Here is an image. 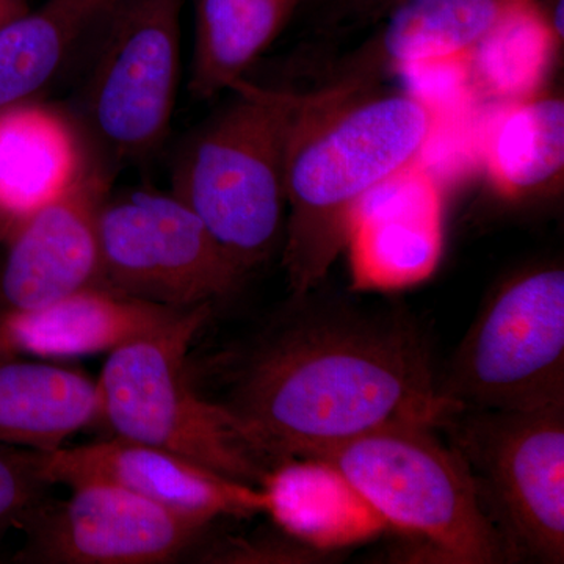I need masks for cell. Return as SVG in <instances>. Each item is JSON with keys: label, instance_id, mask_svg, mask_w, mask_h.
I'll return each mask as SVG.
<instances>
[{"label": "cell", "instance_id": "obj_1", "mask_svg": "<svg viewBox=\"0 0 564 564\" xmlns=\"http://www.w3.org/2000/svg\"><path fill=\"white\" fill-rule=\"evenodd\" d=\"M274 463L313 456L393 423L443 429L421 326L399 310L303 306L247 356L223 403Z\"/></svg>", "mask_w": 564, "mask_h": 564}, {"label": "cell", "instance_id": "obj_2", "mask_svg": "<svg viewBox=\"0 0 564 564\" xmlns=\"http://www.w3.org/2000/svg\"><path fill=\"white\" fill-rule=\"evenodd\" d=\"M362 95L337 85L300 93L285 158L281 245L295 299L315 291L345 250L359 199L421 161L436 126L432 111L408 93Z\"/></svg>", "mask_w": 564, "mask_h": 564}, {"label": "cell", "instance_id": "obj_3", "mask_svg": "<svg viewBox=\"0 0 564 564\" xmlns=\"http://www.w3.org/2000/svg\"><path fill=\"white\" fill-rule=\"evenodd\" d=\"M236 98L174 155L172 192L243 274L284 239L285 158L300 93L236 82Z\"/></svg>", "mask_w": 564, "mask_h": 564}, {"label": "cell", "instance_id": "obj_4", "mask_svg": "<svg viewBox=\"0 0 564 564\" xmlns=\"http://www.w3.org/2000/svg\"><path fill=\"white\" fill-rule=\"evenodd\" d=\"M209 313L207 304L182 310L161 328L110 351L96 380L99 421L113 436L259 486L276 463L225 404L196 391L188 373V350Z\"/></svg>", "mask_w": 564, "mask_h": 564}, {"label": "cell", "instance_id": "obj_5", "mask_svg": "<svg viewBox=\"0 0 564 564\" xmlns=\"http://www.w3.org/2000/svg\"><path fill=\"white\" fill-rule=\"evenodd\" d=\"M436 430L393 423L313 456L333 464L388 527L417 536L441 562L516 558L486 513L469 467Z\"/></svg>", "mask_w": 564, "mask_h": 564}, {"label": "cell", "instance_id": "obj_6", "mask_svg": "<svg viewBox=\"0 0 564 564\" xmlns=\"http://www.w3.org/2000/svg\"><path fill=\"white\" fill-rule=\"evenodd\" d=\"M185 0H117L90 54L76 118L117 170L161 150L181 73Z\"/></svg>", "mask_w": 564, "mask_h": 564}, {"label": "cell", "instance_id": "obj_7", "mask_svg": "<svg viewBox=\"0 0 564 564\" xmlns=\"http://www.w3.org/2000/svg\"><path fill=\"white\" fill-rule=\"evenodd\" d=\"M437 388L462 410L563 406V270H532L494 293L437 378Z\"/></svg>", "mask_w": 564, "mask_h": 564}, {"label": "cell", "instance_id": "obj_8", "mask_svg": "<svg viewBox=\"0 0 564 564\" xmlns=\"http://www.w3.org/2000/svg\"><path fill=\"white\" fill-rule=\"evenodd\" d=\"M443 429L473 474L486 513L516 558L564 560V404L459 410Z\"/></svg>", "mask_w": 564, "mask_h": 564}, {"label": "cell", "instance_id": "obj_9", "mask_svg": "<svg viewBox=\"0 0 564 564\" xmlns=\"http://www.w3.org/2000/svg\"><path fill=\"white\" fill-rule=\"evenodd\" d=\"M245 274L173 192L111 188L99 214V285L188 310L231 295Z\"/></svg>", "mask_w": 564, "mask_h": 564}, {"label": "cell", "instance_id": "obj_10", "mask_svg": "<svg viewBox=\"0 0 564 564\" xmlns=\"http://www.w3.org/2000/svg\"><path fill=\"white\" fill-rule=\"evenodd\" d=\"M65 502L41 505L24 527L17 562L50 564L170 563L198 543L209 524L104 481L70 485Z\"/></svg>", "mask_w": 564, "mask_h": 564}, {"label": "cell", "instance_id": "obj_11", "mask_svg": "<svg viewBox=\"0 0 564 564\" xmlns=\"http://www.w3.org/2000/svg\"><path fill=\"white\" fill-rule=\"evenodd\" d=\"M115 173L90 144L76 176L3 240L0 313L99 285V214Z\"/></svg>", "mask_w": 564, "mask_h": 564}, {"label": "cell", "instance_id": "obj_12", "mask_svg": "<svg viewBox=\"0 0 564 564\" xmlns=\"http://www.w3.org/2000/svg\"><path fill=\"white\" fill-rule=\"evenodd\" d=\"M43 473L51 485L104 481L120 486L209 525L218 518L263 513L259 486L240 484L165 448L120 436L43 452Z\"/></svg>", "mask_w": 564, "mask_h": 564}, {"label": "cell", "instance_id": "obj_13", "mask_svg": "<svg viewBox=\"0 0 564 564\" xmlns=\"http://www.w3.org/2000/svg\"><path fill=\"white\" fill-rule=\"evenodd\" d=\"M352 285L395 291L429 280L444 251L443 191L422 161L370 188L351 212Z\"/></svg>", "mask_w": 564, "mask_h": 564}, {"label": "cell", "instance_id": "obj_14", "mask_svg": "<svg viewBox=\"0 0 564 564\" xmlns=\"http://www.w3.org/2000/svg\"><path fill=\"white\" fill-rule=\"evenodd\" d=\"M182 310L91 285L31 310L0 313V355L68 359L113 351Z\"/></svg>", "mask_w": 564, "mask_h": 564}, {"label": "cell", "instance_id": "obj_15", "mask_svg": "<svg viewBox=\"0 0 564 564\" xmlns=\"http://www.w3.org/2000/svg\"><path fill=\"white\" fill-rule=\"evenodd\" d=\"M88 151L79 122L57 107L0 109V242L76 176Z\"/></svg>", "mask_w": 564, "mask_h": 564}, {"label": "cell", "instance_id": "obj_16", "mask_svg": "<svg viewBox=\"0 0 564 564\" xmlns=\"http://www.w3.org/2000/svg\"><path fill=\"white\" fill-rule=\"evenodd\" d=\"M510 0H406L373 39L337 68L328 85L362 88L388 70L467 57Z\"/></svg>", "mask_w": 564, "mask_h": 564}, {"label": "cell", "instance_id": "obj_17", "mask_svg": "<svg viewBox=\"0 0 564 564\" xmlns=\"http://www.w3.org/2000/svg\"><path fill=\"white\" fill-rule=\"evenodd\" d=\"M263 513L282 532L321 551L366 543L388 524L333 464L293 456L274 464L259 485Z\"/></svg>", "mask_w": 564, "mask_h": 564}, {"label": "cell", "instance_id": "obj_18", "mask_svg": "<svg viewBox=\"0 0 564 564\" xmlns=\"http://www.w3.org/2000/svg\"><path fill=\"white\" fill-rule=\"evenodd\" d=\"M117 0H46L0 25V109L39 101L63 74L90 57Z\"/></svg>", "mask_w": 564, "mask_h": 564}, {"label": "cell", "instance_id": "obj_19", "mask_svg": "<svg viewBox=\"0 0 564 564\" xmlns=\"http://www.w3.org/2000/svg\"><path fill=\"white\" fill-rule=\"evenodd\" d=\"M99 415L98 386L87 375L0 355V445L55 451Z\"/></svg>", "mask_w": 564, "mask_h": 564}, {"label": "cell", "instance_id": "obj_20", "mask_svg": "<svg viewBox=\"0 0 564 564\" xmlns=\"http://www.w3.org/2000/svg\"><path fill=\"white\" fill-rule=\"evenodd\" d=\"M302 0H195L188 90L210 99L242 80L292 20Z\"/></svg>", "mask_w": 564, "mask_h": 564}, {"label": "cell", "instance_id": "obj_21", "mask_svg": "<svg viewBox=\"0 0 564 564\" xmlns=\"http://www.w3.org/2000/svg\"><path fill=\"white\" fill-rule=\"evenodd\" d=\"M484 152L489 176L507 198L554 185L564 170L563 99L534 95L508 102L486 131Z\"/></svg>", "mask_w": 564, "mask_h": 564}, {"label": "cell", "instance_id": "obj_22", "mask_svg": "<svg viewBox=\"0 0 564 564\" xmlns=\"http://www.w3.org/2000/svg\"><path fill=\"white\" fill-rule=\"evenodd\" d=\"M558 43L536 0H510L467 55L474 91L505 104L532 98L543 85Z\"/></svg>", "mask_w": 564, "mask_h": 564}, {"label": "cell", "instance_id": "obj_23", "mask_svg": "<svg viewBox=\"0 0 564 564\" xmlns=\"http://www.w3.org/2000/svg\"><path fill=\"white\" fill-rule=\"evenodd\" d=\"M397 73L404 77L408 95L432 111L436 124L462 120L474 104L467 57L417 63Z\"/></svg>", "mask_w": 564, "mask_h": 564}, {"label": "cell", "instance_id": "obj_24", "mask_svg": "<svg viewBox=\"0 0 564 564\" xmlns=\"http://www.w3.org/2000/svg\"><path fill=\"white\" fill-rule=\"evenodd\" d=\"M50 486L43 473V452L0 447V536L13 527H24L44 505Z\"/></svg>", "mask_w": 564, "mask_h": 564}, {"label": "cell", "instance_id": "obj_25", "mask_svg": "<svg viewBox=\"0 0 564 564\" xmlns=\"http://www.w3.org/2000/svg\"><path fill=\"white\" fill-rule=\"evenodd\" d=\"M336 20H358L395 9L406 0H310Z\"/></svg>", "mask_w": 564, "mask_h": 564}, {"label": "cell", "instance_id": "obj_26", "mask_svg": "<svg viewBox=\"0 0 564 564\" xmlns=\"http://www.w3.org/2000/svg\"><path fill=\"white\" fill-rule=\"evenodd\" d=\"M31 7L29 0H0V25Z\"/></svg>", "mask_w": 564, "mask_h": 564}]
</instances>
